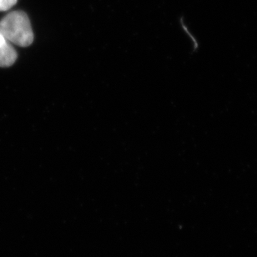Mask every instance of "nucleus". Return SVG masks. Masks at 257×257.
Segmentation results:
<instances>
[{"instance_id":"1","label":"nucleus","mask_w":257,"mask_h":257,"mask_svg":"<svg viewBox=\"0 0 257 257\" xmlns=\"http://www.w3.org/2000/svg\"><path fill=\"white\" fill-rule=\"evenodd\" d=\"M0 34L8 42L28 47L34 42V32L30 19L23 11H13L0 21Z\"/></svg>"},{"instance_id":"2","label":"nucleus","mask_w":257,"mask_h":257,"mask_svg":"<svg viewBox=\"0 0 257 257\" xmlns=\"http://www.w3.org/2000/svg\"><path fill=\"white\" fill-rule=\"evenodd\" d=\"M17 52L0 34V67H10L17 60Z\"/></svg>"},{"instance_id":"3","label":"nucleus","mask_w":257,"mask_h":257,"mask_svg":"<svg viewBox=\"0 0 257 257\" xmlns=\"http://www.w3.org/2000/svg\"><path fill=\"white\" fill-rule=\"evenodd\" d=\"M18 0H0V11H8L17 4Z\"/></svg>"}]
</instances>
